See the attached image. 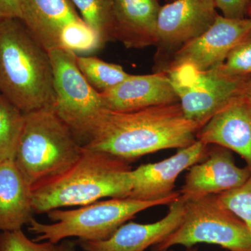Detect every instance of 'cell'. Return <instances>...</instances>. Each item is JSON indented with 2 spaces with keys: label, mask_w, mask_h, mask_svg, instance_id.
<instances>
[{
  "label": "cell",
  "mask_w": 251,
  "mask_h": 251,
  "mask_svg": "<svg viewBox=\"0 0 251 251\" xmlns=\"http://www.w3.org/2000/svg\"><path fill=\"white\" fill-rule=\"evenodd\" d=\"M201 127L188 120L178 103L130 112L105 109L84 148L126 161L194 143Z\"/></svg>",
  "instance_id": "1"
},
{
  "label": "cell",
  "mask_w": 251,
  "mask_h": 251,
  "mask_svg": "<svg viewBox=\"0 0 251 251\" xmlns=\"http://www.w3.org/2000/svg\"><path fill=\"white\" fill-rule=\"evenodd\" d=\"M0 94L23 113L53 105L49 52L19 18H0Z\"/></svg>",
  "instance_id": "2"
},
{
  "label": "cell",
  "mask_w": 251,
  "mask_h": 251,
  "mask_svg": "<svg viewBox=\"0 0 251 251\" xmlns=\"http://www.w3.org/2000/svg\"><path fill=\"white\" fill-rule=\"evenodd\" d=\"M131 171L129 162L83 147L67 171L31 188L34 214L86 205L103 198L129 197Z\"/></svg>",
  "instance_id": "3"
},
{
  "label": "cell",
  "mask_w": 251,
  "mask_h": 251,
  "mask_svg": "<svg viewBox=\"0 0 251 251\" xmlns=\"http://www.w3.org/2000/svg\"><path fill=\"white\" fill-rule=\"evenodd\" d=\"M83 145L51 108L25 113L15 162L31 188L75 163Z\"/></svg>",
  "instance_id": "4"
},
{
  "label": "cell",
  "mask_w": 251,
  "mask_h": 251,
  "mask_svg": "<svg viewBox=\"0 0 251 251\" xmlns=\"http://www.w3.org/2000/svg\"><path fill=\"white\" fill-rule=\"evenodd\" d=\"M180 198L179 192L156 201H143L130 197L99 201L71 210L54 209L48 213L52 224H43L35 219L29 226L37 242L57 243L70 237L79 240L108 239L122 225L138 213L160 205H170Z\"/></svg>",
  "instance_id": "5"
},
{
  "label": "cell",
  "mask_w": 251,
  "mask_h": 251,
  "mask_svg": "<svg viewBox=\"0 0 251 251\" xmlns=\"http://www.w3.org/2000/svg\"><path fill=\"white\" fill-rule=\"evenodd\" d=\"M201 243L215 244L229 251H251V233L217 195H210L184 201L179 226L154 249L168 250L176 245L188 249Z\"/></svg>",
  "instance_id": "6"
},
{
  "label": "cell",
  "mask_w": 251,
  "mask_h": 251,
  "mask_svg": "<svg viewBox=\"0 0 251 251\" xmlns=\"http://www.w3.org/2000/svg\"><path fill=\"white\" fill-rule=\"evenodd\" d=\"M49 52L53 72L54 97L52 109L80 143L84 140V145L105 110L100 93L94 90L80 72L76 54L62 48Z\"/></svg>",
  "instance_id": "7"
},
{
  "label": "cell",
  "mask_w": 251,
  "mask_h": 251,
  "mask_svg": "<svg viewBox=\"0 0 251 251\" xmlns=\"http://www.w3.org/2000/svg\"><path fill=\"white\" fill-rule=\"evenodd\" d=\"M164 72L185 117L201 128L221 109L241 97L243 86L250 77L226 76L216 69L201 72L189 64Z\"/></svg>",
  "instance_id": "8"
},
{
  "label": "cell",
  "mask_w": 251,
  "mask_h": 251,
  "mask_svg": "<svg viewBox=\"0 0 251 251\" xmlns=\"http://www.w3.org/2000/svg\"><path fill=\"white\" fill-rule=\"evenodd\" d=\"M216 9L214 0H173L161 6L155 45L158 54L172 56L202 35L219 16Z\"/></svg>",
  "instance_id": "9"
},
{
  "label": "cell",
  "mask_w": 251,
  "mask_h": 251,
  "mask_svg": "<svg viewBox=\"0 0 251 251\" xmlns=\"http://www.w3.org/2000/svg\"><path fill=\"white\" fill-rule=\"evenodd\" d=\"M250 31L249 18L230 19L219 15L202 35L176 50L163 71L182 64H189L201 72L217 69Z\"/></svg>",
  "instance_id": "10"
},
{
  "label": "cell",
  "mask_w": 251,
  "mask_h": 251,
  "mask_svg": "<svg viewBox=\"0 0 251 251\" xmlns=\"http://www.w3.org/2000/svg\"><path fill=\"white\" fill-rule=\"evenodd\" d=\"M209 145L199 140L175 154L156 163L141 165L131 171L129 197L143 201H156L175 192V182L182 172L203 161L207 156Z\"/></svg>",
  "instance_id": "11"
},
{
  "label": "cell",
  "mask_w": 251,
  "mask_h": 251,
  "mask_svg": "<svg viewBox=\"0 0 251 251\" xmlns=\"http://www.w3.org/2000/svg\"><path fill=\"white\" fill-rule=\"evenodd\" d=\"M251 175L249 166L236 165L229 150L209 145L206 158L189 168L180 197L186 201L227 192L245 184Z\"/></svg>",
  "instance_id": "12"
},
{
  "label": "cell",
  "mask_w": 251,
  "mask_h": 251,
  "mask_svg": "<svg viewBox=\"0 0 251 251\" xmlns=\"http://www.w3.org/2000/svg\"><path fill=\"white\" fill-rule=\"evenodd\" d=\"M196 140L238 153L251 168V103L234 99L198 132Z\"/></svg>",
  "instance_id": "13"
},
{
  "label": "cell",
  "mask_w": 251,
  "mask_h": 251,
  "mask_svg": "<svg viewBox=\"0 0 251 251\" xmlns=\"http://www.w3.org/2000/svg\"><path fill=\"white\" fill-rule=\"evenodd\" d=\"M100 95L104 108L115 112L135 111L179 102L164 71L149 75H130Z\"/></svg>",
  "instance_id": "14"
},
{
  "label": "cell",
  "mask_w": 251,
  "mask_h": 251,
  "mask_svg": "<svg viewBox=\"0 0 251 251\" xmlns=\"http://www.w3.org/2000/svg\"><path fill=\"white\" fill-rule=\"evenodd\" d=\"M168 214L151 224L126 223L105 240H79L85 251H145L157 245L179 226L184 210V201L179 199L170 204Z\"/></svg>",
  "instance_id": "15"
},
{
  "label": "cell",
  "mask_w": 251,
  "mask_h": 251,
  "mask_svg": "<svg viewBox=\"0 0 251 251\" xmlns=\"http://www.w3.org/2000/svg\"><path fill=\"white\" fill-rule=\"evenodd\" d=\"M112 40L127 49L156 45L159 0H110Z\"/></svg>",
  "instance_id": "16"
},
{
  "label": "cell",
  "mask_w": 251,
  "mask_h": 251,
  "mask_svg": "<svg viewBox=\"0 0 251 251\" xmlns=\"http://www.w3.org/2000/svg\"><path fill=\"white\" fill-rule=\"evenodd\" d=\"M21 21L48 51L61 48L64 28L82 21L70 0H21Z\"/></svg>",
  "instance_id": "17"
},
{
  "label": "cell",
  "mask_w": 251,
  "mask_h": 251,
  "mask_svg": "<svg viewBox=\"0 0 251 251\" xmlns=\"http://www.w3.org/2000/svg\"><path fill=\"white\" fill-rule=\"evenodd\" d=\"M34 214L31 187L15 160L0 163V232L23 229Z\"/></svg>",
  "instance_id": "18"
},
{
  "label": "cell",
  "mask_w": 251,
  "mask_h": 251,
  "mask_svg": "<svg viewBox=\"0 0 251 251\" xmlns=\"http://www.w3.org/2000/svg\"><path fill=\"white\" fill-rule=\"evenodd\" d=\"M76 63L87 82L100 94L111 90L130 75L122 66L94 56L76 55Z\"/></svg>",
  "instance_id": "19"
},
{
  "label": "cell",
  "mask_w": 251,
  "mask_h": 251,
  "mask_svg": "<svg viewBox=\"0 0 251 251\" xmlns=\"http://www.w3.org/2000/svg\"><path fill=\"white\" fill-rule=\"evenodd\" d=\"M25 113L0 94V163L15 160Z\"/></svg>",
  "instance_id": "20"
},
{
  "label": "cell",
  "mask_w": 251,
  "mask_h": 251,
  "mask_svg": "<svg viewBox=\"0 0 251 251\" xmlns=\"http://www.w3.org/2000/svg\"><path fill=\"white\" fill-rule=\"evenodd\" d=\"M82 21L97 34L102 46L112 40L110 0H70Z\"/></svg>",
  "instance_id": "21"
},
{
  "label": "cell",
  "mask_w": 251,
  "mask_h": 251,
  "mask_svg": "<svg viewBox=\"0 0 251 251\" xmlns=\"http://www.w3.org/2000/svg\"><path fill=\"white\" fill-rule=\"evenodd\" d=\"M0 251H77V248L69 239L57 243L33 241L19 229L0 232Z\"/></svg>",
  "instance_id": "22"
},
{
  "label": "cell",
  "mask_w": 251,
  "mask_h": 251,
  "mask_svg": "<svg viewBox=\"0 0 251 251\" xmlns=\"http://www.w3.org/2000/svg\"><path fill=\"white\" fill-rule=\"evenodd\" d=\"M60 45L77 56L93 53L103 47L97 34L82 20L64 28Z\"/></svg>",
  "instance_id": "23"
},
{
  "label": "cell",
  "mask_w": 251,
  "mask_h": 251,
  "mask_svg": "<svg viewBox=\"0 0 251 251\" xmlns=\"http://www.w3.org/2000/svg\"><path fill=\"white\" fill-rule=\"evenodd\" d=\"M215 69L226 76H251V31L230 51L224 64Z\"/></svg>",
  "instance_id": "24"
},
{
  "label": "cell",
  "mask_w": 251,
  "mask_h": 251,
  "mask_svg": "<svg viewBox=\"0 0 251 251\" xmlns=\"http://www.w3.org/2000/svg\"><path fill=\"white\" fill-rule=\"evenodd\" d=\"M217 196L226 207L244 221L251 233V175L240 187Z\"/></svg>",
  "instance_id": "25"
},
{
  "label": "cell",
  "mask_w": 251,
  "mask_h": 251,
  "mask_svg": "<svg viewBox=\"0 0 251 251\" xmlns=\"http://www.w3.org/2000/svg\"><path fill=\"white\" fill-rule=\"evenodd\" d=\"M216 8L224 17L230 19H244L247 14L250 0H214Z\"/></svg>",
  "instance_id": "26"
},
{
  "label": "cell",
  "mask_w": 251,
  "mask_h": 251,
  "mask_svg": "<svg viewBox=\"0 0 251 251\" xmlns=\"http://www.w3.org/2000/svg\"><path fill=\"white\" fill-rule=\"evenodd\" d=\"M2 18L21 20V0H0V18Z\"/></svg>",
  "instance_id": "27"
},
{
  "label": "cell",
  "mask_w": 251,
  "mask_h": 251,
  "mask_svg": "<svg viewBox=\"0 0 251 251\" xmlns=\"http://www.w3.org/2000/svg\"><path fill=\"white\" fill-rule=\"evenodd\" d=\"M241 97L251 103V76L246 80L245 83L243 86Z\"/></svg>",
  "instance_id": "28"
},
{
  "label": "cell",
  "mask_w": 251,
  "mask_h": 251,
  "mask_svg": "<svg viewBox=\"0 0 251 251\" xmlns=\"http://www.w3.org/2000/svg\"><path fill=\"white\" fill-rule=\"evenodd\" d=\"M247 16H248V18H249L251 21V0H250L249 6H248Z\"/></svg>",
  "instance_id": "29"
},
{
  "label": "cell",
  "mask_w": 251,
  "mask_h": 251,
  "mask_svg": "<svg viewBox=\"0 0 251 251\" xmlns=\"http://www.w3.org/2000/svg\"><path fill=\"white\" fill-rule=\"evenodd\" d=\"M185 251H198L197 249H194V248H188V249H186Z\"/></svg>",
  "instance_id": "30"
},
{
  "label": "cell",
  "mask_w": 251,
  "mask_h": 251,
  "mask_svg": "<svg viewBox=\"0 0 251 251\" xmlns=\"http://www.w3.org/2000/svg\"><path fill=\"white\" fill-rule=\"evenodd\" d=\"M170 251L169 249H168V250H165V251Z\"/></svg>",
  "instance_id": "31"
}]
</instances>
